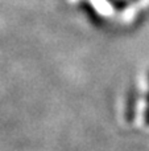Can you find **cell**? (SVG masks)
Returning a JSON list of instances; mask_svg holds the SVG:
<instances>
[{
	"label": "cell",
	"mask_w": 149,
	"mask_h": 151,
	"mask_svg": "<svg viewBox=\"0 0 149 151\" xmlns=\"http://www.w3.org/2000/svg\"><path fill=\"white\" fill-rule=\"evenodd\" d=\"M144 121L147 125H149V91H148V98H147V107H145V113H144Z\"/></svg>",
	"instance_id": "6da1fadb"
}]
</instances>
